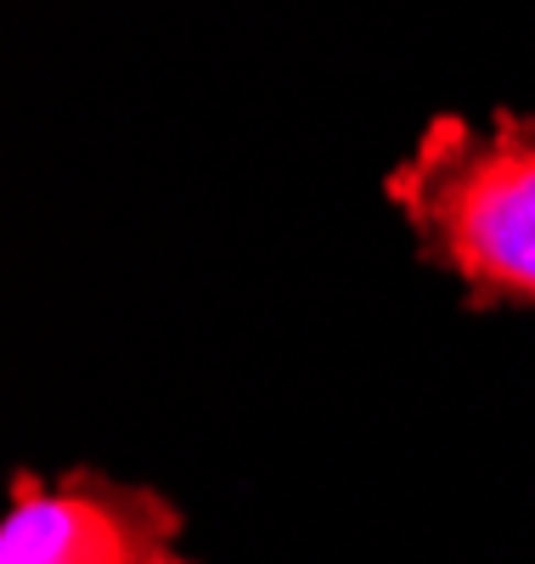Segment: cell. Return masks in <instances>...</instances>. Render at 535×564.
I'll list each match as a JSON object with an SVG mask.
<instances>
[{"label": "cell", "mask_w": 535, "mask_h": 564, "mask_svg": "<svg viewBox=\"0 0 535 564\" xmlns=\"http://www.w3.org/2000/svg\"><path fill=\"white\" fill-rule=\"evenodd\" d=\"M383 193L412 220L423 254L457 271L479 305L535 311V119L507 108L491 124L428 119Z\"/></svg>", "instance_id": "6da1fadb"}, {"label": "cell", "mask_w": 535, "mask_h": 564, "mask_svg": "<svg viewBox=\"0 0 535 564\" xmlns=\"http://www.w3.org/2000/svg\"><path fill=\"white\" fill-rule=\"evenodd\" d=\"M181 513L148 486L68 475L63 486L18 480L0 520V564H192Z\"/></svg>", "instance_id": "7a4b0ae2"}]
</instances>
